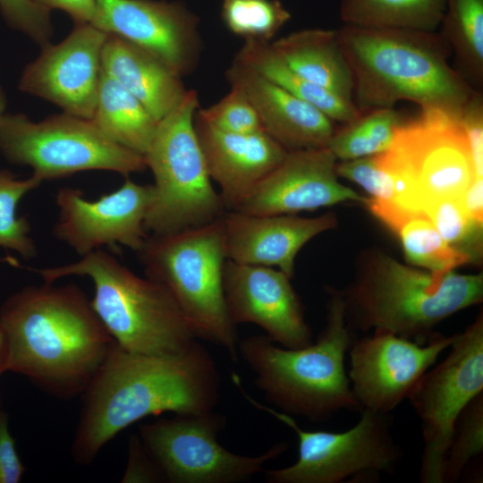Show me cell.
Masks as SVG:
<instances>
[{
    "label": "cell",
    "instance_id": "cell-36",
    "mask_svg": "<svg viewBox=\"0 0 483 483\" xmlns=\"http://www.w3.org/2000/svg\"><path fill=\"white\" fill-rule=\"evenodd\" d=\"M0 13L11 28L40 47L51 43L54 27L50 12L32 0H0Z\"/></svg>",
    "mask_w": 483,
    "mask_h": 483
},
{
    "label": "cell",
    "instance_id": "cell-45",
    "mask_svg": "<svg viewBox=\"0 0 483 483\" xmlns=\"http://www.w3.org/2000/svg\"><path fill=\"white\" fill-rule=\"evenodd\" d=\"M0 408H2V401H1V396H0Z\"/></svg>",
    "mask_w": 483,
    "mask_h": 483
},
{
    "label": "cell",
    "instance_id": "cell-8",
    "mask_svg": "<svg viewBox=\"0 0 483 483\" xmlns=\"http://www.w3.org/2000/svg\"><path fill=\"white\" fill-rule=\"evenodd\" d=\"M199 97L188 89L182 101L157 123L144 155L154 177L145 228L166 234L207 225L226 208L213 185L196 133Z\"/></svg>",
    "mask_w": 483,
    "mask_h": 483
},
{
    "label": "cell",
    "instance_id": "cell-21",
    "mask_svg": "<svg viewBox=\"0 0 483 483\" xmlns=\"http://www.w3.org/2000/svg\"><path fill=\"white\" fill-rule=\"evenodd\" d=\"M225 75L230 86L241 89L250 100L263 131L287 151L327 146L336 127L318 108L235 58Z\"/></svg>",
    "mask_w": 483,
    "mask_h": 483
},
{
    "label": "cell",
    "instance_id": "cell-33",
    "mask_svg": "<svg viewBox=\"0 0 483 483\" xmlns=\"http://www.w3.org/2000/svg\"><path fill=\"white\" fill-rule=\"evenodd\" d=\"M424 213L449 246L467 255L470 262L479 261L483 225L465 212L459 199L437 200Z\"/></svg>",
    "mask_w": 483,
    "mask_h": 483
},
{
    "label": "cell",
    "instance_id": "cell-35",
    "mask_svg": "<svg viewBox=\"0 0 483 483\" xmlns=\"http://www.w3.org/2000/svg\"><path fill=\"white\" fill-rule=\"evenodd\" d=\"M196 116L211 127L230 133H252L263 131L253 106L236 87L218 102L207 108H199Z\"/></svg>",
    "mask_w": 483,
    "mask_h": 483
},
{
    "label": "cell",
    "instance_id": "cell-22",
    "mask_svg": "<svg viewBox=\"0 0 483 483\" xmlns=\"http://www.w3.org/2000/svg\"><path fill=\"white\" fill-rule=\"evenodd\" d=\"M196 133L212 181L220 187L226 211H233L284 158L287 150L264 131L230 133L196 114Z\"/></svg>",
    "mask_w": 483,
    "mask_h": 483
},
{
    "label": "cell",
    "instance_id": "cell-13",
    "mask_svg": "<svg viewBox=\"0 0 483 483\" xmlns=\"http://www.w3.org/2000/svg\"><path fill=\"white\" fill-rule=\"evenodd\" d=\"M451 350L425 372L409 399L421 421L422 483H443L444 462L455 422L466 405L483 391V316L454 335Z\"/></svg>",
    "mask_w": 483,
    "mask_h": 483
},
{
    "label": "cell",
    "instance_id": "cell-31",
    "mask_svg": "<svg viewBox=\"0 0 483 483\" xmlns=\"http://www.w3.org/2000/svg\"><path fill=\"white\" fill-rule=\"evenodd\" d=\"M41 183L33 174L18 179L12 172L0 169V247L15 251L24 259L35 258L38 250L30 236V224L25 216H17V207L27 193Z\"/></svg>",
    "mask_w": 483,
    "mask_h": 483
},
{
    "label": "cell",
    "instance_id": "cell-10",
    "mask_svg": "<svg viewBox=\"0 0 483 483\" xmlns=\"http://www.w3.org/2000/svg\"><path fill=\"white\" fill-rule=\"evenodd\" d=\"M232 381L244 399L292 429L298 437V459L287 467L267 470L268 483H340L373 481L394 474L403 451L392 435L390 413L362 409L359 421L343 432L309 431L292 416L265 405L250 395L239 375Z\"/></svg>",
    "mask_w": 483,
    "mask_h": 483
},
{
    "label": "cell",
    "instance_id": "cell-38",
    "mask_svg": "<svg viewBox=\"0 0 483 483\" xmlns=\"http://www.w3.org/2000/svg\"><path fill=\"white\" fill-rule=\"evenodd\" d=\"M460 122L467 134L477 177L483 174V97L475 91L467 102Z\"/></svg>",
    "mask_w": 483,
    "mask_h": 483
},
{
    "label": "cell",
    "instance_id": "cell-24",
    "mask_svg": "<svg viewBox=\"0 0 483 483\" xmlns=\"http://www.w3.org/2000/svg\"><path fill=\"white\" fill-rule=\"evenodd\" d=\"M270 46L295 72L352 101V74L336 30H301L271 41Z\"/></svg>",
    "mask_w": 483,
    "mask_h": 483
},
{
    "label": "cell",
    "instance_id": "cell-5",
    "mask_svg": "<svg viewBox=\"0 0 483 483\" xmlns=\"http://www.w3.org/2000/svg\"><path fill=\"white\" fill-rule=\"evenodd\" d=\"M347 323L357 329L385 330L419 344L453 314L483 300L482 274H446L400 263L376 253L362 266L343 296Z\"/></svg>",
    "mask_w": 483,
    "mask_h": 483
},
{
    "label": "cell",
    "instance_id": "cell-14",
    "mask_svg": "<svg viewBox=\"0 0 483 483\" xmlns=\"http://www.w3.org/2000/svg\"><path fill=\"white\" fill-rule=\"evenodd\" d=\"M152 195V184L128 177L97 200H88L79 189L60 188L55 197L58 219L54 234L80 257L117 244L139 252L148 237L145 218Z\"/></svg>",
    "mask_w": 483,
    "mask_h": 483
},
{
    "label": "cell",
    "instance_id": "cell-6",
    "mask_svg": "<svg viewBox=\"0 0 483 483\" xmlns=\"http://www.w3.org/2000/svg\"><path fill=\"white\" fill-rule=\"evenodd\" d=\"M45 283L68 275L89 277L94 286V312L123 349L148 355H172L196 341L188 320L160 283L140 277L104 250L55 267L30 268Z\"/></svg>",
    "mask_w": 483,
    "mask_h": 483
},
{
    "label": "cell",
    "instance_id": "cell-19",
    "mask_svg": "<svg viewBox=\"0 0 483 483\" xmlns=\"http://www.w3.org/2000/svg\"><path fill=\"white\" fill-rule=\"evenodd\" d=\"M328 148L287 151L235 210L250 215H294L364 198L343 185Z\"/></svg>",
    "mask_w": 483,
    "mask_h": 483
},
{
    "label": "cell",
    "instance_id": "cell-4",
    "mask_svg": "<svg viewBox=\"0 0 483 483\" xmlns=\"http://www.w3.org/2000/svg\"><path fill=\"white\" fill-rule=\"evenodd\" d=\"M328 293L326 326L315 343L288 349L266 335H254L238 344L239 358L256 374L255 385L267 400L282 412L312 422L327 420L343 410L361 411L344 364L355 338L342 293Z\"/></svg>",
    "mask_w": 483,
    "mask_h": 483
},
{
    "label": "cell",
    "instance_id": "cell-9",
    "mask_svg": "<svg viewBox=\"0 0 483 483\" xmlns=\"http://www.w3.org/2000/svg\"><path fill=\"white\" fill-rule=\"evenodd\" d=\"M394 182V203L412 211L446 199H460L476 173L459 118L420 109L396 129L390 147L376 155Z\"/></svg>",
    "mask_w": 483,
    "mask_h": 483
},
{
    "label": "cell",
    "instance_id": "cell-26",
    "mask_svg": "<svg viewBox=\"0 0 483 483\" xmlns=\"http://www.w3.org/2000/svg\"><path fill=\"white\" fill-rule=\"evenodd\" d=\"M91 121L109 140L143 156L158 123L135 97L104 72Z\"/></svg>",
    "mask_w": 483,
    "mask_h": 483
},
{
    "label": "cell",
    "instance_id": "cell-2",
    "mask_svg": "<svg viewBox=\"0 0 483 483\" xmlns=\"http://www.w3.org/2000/svg\"><path fill=\"white\" fill-rule=\"evenodd\" d=\"M0 322L8 371L59 399L81 395L114 343L74 284L21 288L0 307Z\"/></svg>",
    "mask_w": 483,
    "mask_h": 483
},
{
    "label": "cell",
    "instance_id": "cell-7",
    "mask_svg": "<svg viewBox=\"0 0 483 483\" xmlns=\"http://www.w3.org/2000/svg\"><path fill=\"white\" fill-rule=\"evenodd\" d=\"M147 277L173 295L194 335L239 359L237 326L224 294L227 259L222 217L204 225L166 234H150L139 251Z\"/></svg>",
    "mask_w": 483,
    "mask_h": 483
},
{
    "label": "cell",
    "instance_id": "cell-40",
    "mask_svg": "<svg viewBox=\"0 0 483 483\" xmlns=\"http://www.w3.org/2000/svg\"><path fill=\"white\" fill-rule=\"evenodd\" d=\"M25 470L9 429V416L0 408V483H19Z\"/></svg>",
    "mask_w": 483,
    "mask_h": 483
},
{
    "label": "cell",
    "instance_id": "cell-28",
    "mask_svg": "<svg viewBox=\"0 0 483 483\" xmlns=\"http://www.w3.org/2000/svg\"><path fill=\"white\" fill-rule=\"evenodd\" d=\"M440 35L454 70L476 91L483 89V0H446Z\"/></svg>",
    "mask_w": 483,
    "mask_h": 483
},
{
    "label": "cell",
    "instance_id": "cell-1",
    "mask_svg": "<svg viewBox=\"0 0 483 483\" xmlns=\"http://www.w3.org/2000/svg\"><path fill=\"white\" fill-rule=\"evenodd\" d=\"M219 395L216 364L198 341L172 355L131 352L114 342L80 395L83 402L72 456L78 464L89 465L131 424L163 412H210Z\"/></svg>",
    "mask_w": 483,
    "mask_h": 483
},
{
    "label": "cell",
    "instance_id": "cell-23",
    "mask_svg": "<svg viewBox=\"0 0 483 483\" xmlns=\"http://www.w3.org/2000/svg\"><path fill=\"white\" fill-rule=\"evenodd\" d=\"M103 72L135 97L159 122L184 97L181 76L147 50L108 34L102 52Z\"/></svg>",
    "mask_w": 483,
    "mask_h": 483
},
{
    "label": "cell",
    "instance_id": "cell-42",
    "mask_svg": "<svg viewBox=\"0 0 483 483\" xmlns=\"http://www.w3.org/2000/svg\"><path fill=\"white\" fill-rule=\"evenodd\" d=\"M465 212L475 221L483 224V182L475 177L459 199Z\"/></svg>",
    "mask_w": 483,
    "mask_h": 483
},
{
    "label": "cell",
    "instance_id": "cell-43",
    "mask_svg": "<svg viewBox=\"0 0 483 483\" xmlns=\"http://www.w3.org/2000/svg\"><path fill=\"white\" fill-rule=\"evenodd\" d=\"M9 347L6 334L0 322V375L8 371Z\"/></svg>",
    "mask_w": 483,
    "mask_h": 483
},
{
    "label": "cell",
    "instance_id": "cell-16",
    "mask_svg": "<svg viewBox=\"0 0 483 483\" xmlns=\"http://www.w3.org/2000/svg\"><path fill=\"white\" fill-rule=\"evenodd\" d=\"M107 36L91 23L74 24L67 37L42 47L24 67L19 90L52 103L64 113L91 120Z\"/></svg>",
    "mask_w": 483,
    "mask_h": 483
},
{
    "label": "cell",
    "instance_id": "cell-17",
    "mask_svg": "<svg viewBox=\"0 0 483 483\" xmlns=\"http://www.w3.org/2000/svg\"><path fill=\"white\" fill-rule=\"evenodd\" d=\"M91 24L147 50L179 76L197 65L199 18L180 1L96 0Z\"/></svg>",
    "mask_w": 483,
    "mask_h": 483
},
{
    "label": "cell",
    "instance_id": "cell-29",
    "mask_svg": "<svg viewBox=\"0 0 483 483\" xmlns=\"http://www.w3.org/2000/svg\"><path fill=\"white\" fill-rule=\"evenodd\" d=\"M446 0H341L343 24L436 31Z\"/></svg>",
    "mask_w": 483,
    "mask_h": 483
},
{
    "label": "cell",
    "instance_id": "cell-32",
    "mask_svg": "<svg viewBox=\"0 0 483 483\" xmlns=\"http://www.w3.org/2000/svg\"><path fill=\"white\" fill-rule=\"evenodd\" d=\"M220 15L233 35L264 42H271L292 17L279 0H222Z\"/></svg>",
    "mask_w": 483,
    "mask_h": 483
},
{
    "label": "cell",
    "instance_id": "cell-12",
    "mask_svg": "<svg viewBox=\"0 0 483 483\" xmlns=\"http://www.w3.org/2000/svg\"><path fill=\"white\" fill-rule=\"evenodd\" d=\"M226 423L225 416L214 411L174 414L140 425L139 436L171 483L248 481L287 450V443L279 442L257 456L234 453L217 441Z\"/></svg>",
    "mask_w": 483,
    "mask_h": 483
},
{
    "label": "cell",
    "instance_id": "cell-18",
    "mask_svg": "<svg viewBox=\"0 0 483 483\" xmlns=\"http://www.w3.org/2000/svg\"><path fill=\"white\" fill-rule=\"evenodd\" d=\"M289 277L271 267L226 259L223 287L233 323H251L265 331L274 343L298 349L312 343L304 307Z\"/></svg>",
    "mask_w": 483,
    "mask_h": 483
},
{
    "label": "cell",
    "instance_id": "cell-37",
    "mask_svg": "<svg viewBox=\"0 0 483 483\" xmlns=\"http://www.w3.org/2000/svg\"><path fill=\"white\" fill-rule=\"evenodd\" d=\"M335 171L342 176L362 187L371 198L394 202V182L392 175L378 163L376 155L340 160Z\"/></svg>",
    "mask_w": 483,
    "mask_h": 483
},
{
    "label": "cell",
    "instance_id": "cell-39",
    "mask_svg": "<svg viewBox=\"0 0 483 483\" xmlns=\"http://www.w3.org/2000/svg\"><path fill=\"white\" fill-rule=\"evenodd\" d=\"M128 453V462L122 478V482H166L159 467L144 446L139 436H131Z\"/></svg>",
    "mask_w": 483,
    "mask_h": 483
},
{
    "label": "cell",
    "instance_id": "cell-25",
    "mask_svg": "<svg viewBox=\"0 0 483 483\" xmlns=\"http://www.w3.org/2000/svg\"><path fill=\"white\" fill-rule=\"evenodd\" d=\"M367 208L399 236L405 258L412 266L433 274H446L470 262L467 255L445 242L424 212L377 199H369Z\"/></svg>",
    "mask_w": 483,
    "mask_h": 483
},
{
    "label": "cell",
    "instance_id": "cell-15",
    "mask_svg": "<svg viewBox=\"0 0 483 483\" xmlns=\"http://www.w3.org/2000/svg\"><path fill=\"white\" fill-rule=\"evenodd\" d=\"M454 335L436 333L425 344L385 330L352 343L348 377L361 410L390 413L448 349Z\"/></svg>",
    "mask_w": 483,
    "mask_h": 483
},
{
    "label": "cell",
    "instance_id": "cell-20",
    "mask_svg": "<svg viewBox=\"0 0 483 483\" xmlns=\"http://www.w3.org/2000/svg\"><path fill=\"white\" fill-rule=\"evenodd\" d=\"M222 223L227 259L275 267L292 278L301 249L315 236L334 228L337 220L330 213L301 217L226 211Z\"/></svg>",
    "mask_w": 483,
    "mask_h": 483
},
{
    "label": "cell",
    "instance_id": "cell-34",
    "mask_svg": "<svg viewBox=\"0 0 483 483\" xmlns=\"http://www.w3.org/2000/svg\"><path fill=\"white\" fill-rule=\"evenodd\" d=\"M483 452V394L459 415L444 462L443 483L460 479L468 462Z\"/></svg>",
    "mask_w": 483,
    "mask_h": 483
},
{
    "label": "cell",
    "instance_id": "cell-30",
    "mask_svg": "<svg viewBox=\"0 0 483 483\" xmlns=\"http://www.w3.org/2000/svg\"><path fill=\"white\" fill-rule=\"evenodd\" d=\"M404 120L394 107L361 112L353 121L335 129L326 148L339 160L380 154L390 147L396 129Z\"/></svg>",
    "mask_w": 483,
    "mask_h": 483
},
{
    "label": "cell",
    "instance_id": "cell-44",
    "mask_svg": "<svg viewBox=\"0 0 483 483\" xmlns=\"http://www.w3.org/2000/svg\"><path fill=\"white\" fill-rule=\"evenodd\" d=\"M6 106H7L6 96L0 84V118L5 114Z\"/></svg>",
    "mask_w": 483,
    "mask_h": 483
},
{
    "label": "cell",
    "instance_id": "cell-11",
    "mask_svg": "<svg viewBox=\"0 0 483 483\" xmlns=\"http://www.w3.org/2000/svg\"><path fill=\"white\" fill-rule=\"evenodd\" d=\"M0 153L11 164L52 181L85 171H109L128 177L147 169L145 157L105 136L91 120L66 113L38 122L24 114L0 118Z\"/></svg>",
    "mask_w": 483,
    "mask_h": 483
},
{
    "label": "cell",
    "instance_id": "cell-3",
    "mask_svg": "<svg viewBox=\"0 0 483 483\" xmlns=\"http://www.w3.org/2000/svg\"><path fill=\"white\" fill-rule=\"evenodd\" d=\"M360 112L411 101L459 118L474 90L449 64L438 31L343 24L336 30Z\"/></svg>",
    "mask_w": 483,
    "mask_h": 483
},
{
    "label": "cell",
    "instance_id": "cell-41",
    "mask_svg": "<svg viewBox=\"0 0 483 483\" xmlns=\"http://www.w3.org/2000/svg\"><path fill=\"white\" fill-rule=\"evenodd\" d=\"M43 9L60 10L73 20L74 24L91 23L96 12V0H32Z\"/></svg>",
    "mask_w": 483,
    "mask_h": 483
},
{
    "label": "cell",
    "instance_id": "cell-27",
    "mask_svg": "<svg viewBox=\"0 0 483 483\" xmlns=\"http://www.w3.org/2000/svg\"><path fill=\"white\" fill-rule=\"evenodd\" d=\"M234 58L293 96L316 106L335 123H347L361 114L352 101L295 72L275 54L270 42L244 40Z\"/></svg>",
    "mask_w": 483,
    "mask_h": 483
}]
</instances>
